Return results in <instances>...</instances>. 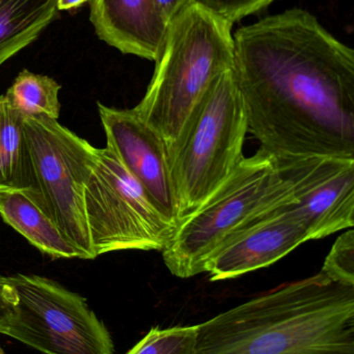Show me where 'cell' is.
Returning <instances> with one entry per match:
<instances>
[{"instance_id":"6da1fadb","label":"cell","mask_w":354,"mask_h":354,"mask_svg":"<svg viewBox=\"0 0 354 354\" xmlns=\"http://www.w3.org/2000/svg\"><path fill=\"white\" fill-rule=\"evenodd\" d=\"M251 133L274 158L354 159V51L303 8L233 35Z\"/></svg>"},{"instance_id":"7a4b0ae2","label":"cell","mask_w":354,"mask_h":354,"mask_svg":"<svg viewBox=\"0 0 354 354\" xmlns=\"http://www.w3.org/2000/svg\"><path fill=\"white\" fill-rule=\"evenodd\" d=\"M195 354H354V286L324 272L197 324Z\"/></svg>"},{"instance_id":"3957f363","label":"cell","mask_w":354,"mask_h":354,"mask_svg":"<svg viewBox=\"0 0 354 354\" xmlns=\"http://www.w3.org/2000/svg\"><path fill=\"white\" fill-rule=\"evenodd\" d=\"M233 23L199 3L168 25L151 82L137 115L163 140L176 145L213 81L234 64Z\"/></svg>"},{"instance_id":"277c9868","label":"cell","mask_w":354,"mask_h":354,"mask_svg":"<svg viewBox=\"0 0 354 354\" xmlns=\"http://www.w3.org/2000/svg\"><path fill=\"white\" fill-rule=\"evenodd\" d=\"M293 200L292 185L281 176L274 156L260 149L243 158L218 191L180 223L162 251L164 264L178 278L203 274L227 239Z\"/></svg>"},{"instance_id":"5b68a950","label":"cell","mask_w":354,"mask_h":354,"mask_svg":"<svg viewBox=\"0 0 354 354\" xmlns=\"http://www.w3.org/2000/svg\"><path fill=\"white\" fill-rule=\"evenodd\" d=\"M247 134V114L232 68L213 81L168 151L180 223L201 207L242 161Z\"/></svg>"},{"instance_id":"8992f818","label":"cell","mask_w":354,"mask_h":354,"mask_svg":"<svg viewBox=\"0 0 354 354\" xmlns=\"http://www.w3.org/2000/svg\"><path fill=\"white\" fill-rule=\"evenodd\" d=\"M85 210L96 258L124 250L162 252L176 231L108 147H95L89 161Z\"/></svg>"},{"instance_id":"52a82bcc","label":"cell","mask_w":354,"mask_h":354,"mask_svg":"<svg viewBox=\"0 0 354 354\" xmlns=\"http://www.w3.org/2000/svg\"><path fill=\"white\" fill-rule=\"evenodd\" d=\"M31 189L62 234L95 259L85 210V189L95 147L53 118H24Z\"/></svg>"},{"instance_id":"ba28073f","label":"cell","mask_w":354,"mask_h":354,"mask_svg":"<svg viewBox=\"0 0 354 354\" xmlns=\"http://www.w3.org/2000/svg\"><path fill=\"white\" fill-rule=\"evenodd\" d=\"M8 281L16 306L6 336L45 354H114L109 332L78 293L33 274Z\"/></svg>"},{"instance_id":"9c48e42d","label":"cell","mask_w":354,"mask_h":354,"mask_svg":"<svg viewBox=\"0 0 354 354\" xmlns=\"http://www.w3.org/2000/svg\"><path fill=\"white\" fill-rule=\"evenodd\" d=\"M281 176L292 185L288 208L307 228L310 241L354 226V159L274 158Z\"/></svg>"},{"instance_id":"30bf717a","label":"cell","mask_w":354,"mask_h":354,"mask_svg":"<svg viewBox=\"0 0 354 354\" xmlns=\"http://www.w3.org/2000/svg\"><path fill=\"white\" fill-rule=\"evenodd\" d=\"M107 147L134 177L162 218L178 228V202L170 174L168 149L159 135L134 109L98 103Z\"/></svg>"},{"instance_id":"8fae6325","label":"cell","mask_w":354,"mask_h":354,"mask_svg":"<svg viewBox=\"0 0 354 354\" xmlns=\"http://www.w3.org/2000/svg\"><path fill=\"white\" fill-rule=\"evenodd\" d=\"M308 241L305 225L284 204L222 243L206 262L205 272L212 282L238 278L272 266Z\"/></svg>"},{"instance_id":"7c38bea8","label":"cell","mask_w":354,"mask_h":354,"mask_svg":"<svg viewBox=\"0 0 354 354\" xmlns=\"http://www.w3.org/2000/svg\"><path fill=\"white\" fill-rule=\"evenodd\" d=\"M89 21L104 43L123 54L156 62L168 24L154 0H89Z\"/></svg>"},{"instance_id":"4fadbf2b","label":"cell","mask_w":354,"mask_h":354,"mask_svg":"<svg viewBox=\"0 0 354 354\" xmlns=\"http://www.w3.org/2000/svg\"><path fill=\"white\" fill-rule=\"evenodd\" d=\"M0 216L42 253L53 258L85 259L44 209L31 187L0 189Z\"/></svg>"},{"instance_id":"5bb4252c","label":"cell","mask_w":354,"mask_h":354,"mask_svg":"<svg viewBox=\"0 0 354 354\" xmlns=\"http://www.w3.org/2000/svg\"><path fill=\"white\" fill-rule=\"evenodd\" d=\"M60 17L57 0H0V66Z\"/></svg>"},{"instance_id":"9a60e30c","label":"cell","mask_w":354,"mask_h":354,"mask_svg":"<svg viewBox=\"0 0 354 354\" xmlns=\"http://www.w3.org/2000/svg\"><path fill=\"white\" fill-rule=\"evenodd\" d=\"M31 187L24 118L0 95V189Z\"/></svg>"},{"instance_id":"2e32d148","label":"cell","mask_w":354,"mask_h":354,"mask_svg":"<svg viewBox=\"0 0 354 354\" xmlns=\"http://www.w3.org/2000/svg\"><path fill=\"white\" fill-rule=\"evenodd\" d=\"M60 88L51 77L23 70L3 95L8 106L22 118L46 116L57 120Z\"/></svg>"},{"instance_id":"e0dca14e","label":"cell","mask_w":354,"mask_h":354,"mask_svg":"<svg viewBox=\"0 0 354 354\" xmlns=\"http://www.w3.org/2000/svg\"><path fill=\"white\" fill-rule=\"evenodd\" d=\"M197 326L152 328L126 354H195Z\"/></svg>"},{"instance_id":"ac0fdd59","label":"cell","mask_w":354,"mask_h":354,"mask_svg":"<svg viewBox=\"0 0 354 354\" xmlns=\"http://www.w3.org/2000/svg\"><path fill=\"white\" fill-rule=\"evenodd\" d=\"M324 272L328 278L354 286V231L349 229L333 245L324 261Z\"/></svg>"},{"instance_id":"d6986e66","label":"cell","mask_w":354,"mask_h":354,"mask_svg":"<svg viewBox=\"0 0 354 354\" xmlns=\"http://www.w3.org/2000/svg\"><path fill=\"white\" fill-rule=\"evenodd\" d=\"M274 0H195L200 6L234 24L245 17L261 12Z\"/></svg>"},{"instance_id":"ffe728a7","label":"cell","mask_w":354,"mask_h":354,"mask_svg":"<svg viewBox=\"0 0 354 354\" xmlns=\"http://www.w3.org/2000/svg\"><path fill=\"white\" fill-rule=\"evenodd\" d=\"M16 306V295L8 277L0 274V334L8 335Z\"/></svg>"},{"instance_id":"44dd1931","label":"cell","mask_w":354,"mask_h":354,"mask_svg":"<svg viewBox=\"0 0 354 354\" xmlns=\"http://www.w3.org/2000/svg\"><path fill=\"white\" fill-rule=\"evenodd\" d=\"M157 10L168 25L185 8L195 3V0H154Z\"/></svg>"},{"instance_id":"7402d4cb","label":"cell","mask_w":354,"mask_h":354,"mask_svg":"<svg viewBox=\"0 0 354 354\" xmlns=\"http://www.w3.org/2000/svg\"><path fill=\"white\" fill-rule=\"evenodd\" d=\"M89 1V0H57V10L60 12L76 10Z\"/></svg>"}]
</instances>
